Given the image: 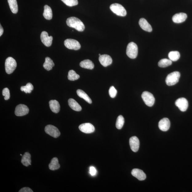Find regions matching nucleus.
<instances>
[{"label":"nucleus","instance_id":"f257e3e1","mask_svg":"<svg viewBox=\"0 0 192 192\" xmlns=\"http://www.w3.org/2000/svg\"><path fill=\"white\" fill-rule=\"evenodd\" d=\"M66 23L68 26L73 27L79 31H83L85 29L83 23L76 17H71L68 18Z\"/></svg>","mask_w":192,"mask_h":192},{"label":"nucleus","instance_id":"f03ea898","mask_svg":"<svg viewBox=\"0 0 192 192\" xmlns=\"http://www.w3.org/2000/svg\"><path fill=\"white\" fill-rule=\"evenodd\" d=\"M138 52V46L135 43L131 42L128 44L126 49V54L129 58L131 59L136 58Z\"/></svg>","mask_w":192,"mask_h":192},{"label":"nucleus","instance_id":"7ed1b4c3","mask_svg":"<svg viewBox=\"0 0 192 192\" xmlns=\"http://www.w3.org/2000/svg\"><path fill=\"white\" fill-rule=\"evenodd\" d=\"M180 76V73L179 72L175 71L170 73L166 78V84L168 86L175 85L179 82Z\"/></svg>","mask_w":192,"mask_h":192},{"label":"nucleus","instance_id":"20e7f679","mask_svg":"<svg viewBox=\"0 0 192 192\" xmlns=\"http://www.w3.org/2000/svg\"><path fill=\"white\" fill-rule=\"evenodd\" d=\"M17 66L15 59L11 57H9L5 62V70L7 74H10L14 71Z\"/></svg>","mask_w":192,"mask_h":192},{"label":"nucleus","instance_id":"39448f33","mask_svg":"<svg viewBox=\"0 0 192 192\" xmlns=\"http://www.w3.org/2000/svg\"><path fill=\"white\" fill-rule=\"evenodd\" d=\"M110 8L114 13L118 16L125 17L127 14L125 8L119 4H112Z\"/></svg>","mask_w":192,"mask_h":192},{"label":"nucleus","instance_id":"423d86ee","mask_svg":"<svg viewBox=\"0 0 192 192\" xmlns=\"http://www.w3.org/2000/svg\"><path fill=\"white\" fill-rule=\"evenodd\" d=\"M142 98L147 106L151 107L154 105L155 98L152 94L147 91H144L142 94Z\"/></svg>","mask_w":192,"mask_h":192},{"label":"nucleus","instance_id":"0eeeda50","mask_svg":"<svg viewBox=\"0 0 192 192\" xmlns=\"http://www.w3.org/2000/svg\"><path fill=\"white\" fill-rule=\"evenodd\" d=\"M64 44L66 47L70 50H77L81 47L79 42L73 39H67L64 42Z\"/></svg>","mask_w":192,"mask_h":192},{"label":"nucleus","instance_id":"6e6552de","mask_svg":"<svg viewBox=\"0 0 192 192\" xmlns=\"http://www.w3.org/2000/svg\"><path fill=\"white\" fill-rule=\"evenodd\" d=\"M45 130L46 133L54 138H58L60 135V132L58 129L53 125H47L45 127Z\"/></svg>","mask_w":192,"mask_h":192},{"label":"nucleus","instance_id":"1a4fd4ad","mask_svg":"<svg viewBox=\"0 0 192 192\" xmlns=\"http://www.w3.org/2000/svg\"><path fill=\"white\" fill-rule=\"evenodd\" d=\"M29 111L28 107L26 105L20 104L16 107L15 114L16 116H22L28 114Z\"/></svg>","mask_w":192,"mask_h":192},{"label":"nucleus","instance_id":"9d476101","mask_svg":"<svg viewBox=\"0 0 192 192\" xmlns=\"http://www.w3.org/2000/svg\"><path fill=\"white\" fill-rule=\"evenodd\" d=\"M175 104L180 110L182 112L186 111L188 107V102L186 98H181L176 100Z\"/></svg>","mask_w":192,"mask_h":192},{"label":"nucleus","instance_id":"9b49d317","mask_svg":"<svg viewBox=\"0 0 192 192\" xmlns=\"http://www.w3.org/2000/svg\"><path fill=\"white\" fill-rule=\"evenodd\" d=\"M41 40L45 46L50 47L52 44L53 37L52 36H49L47 32L43 31L41 34Z\"/></svg>","mask_w":192,"mask_h":192},{"label":"nucleus","instance_id":"f8f14e48","mask_svg":"<svg viewBox=\"0 0 192 192\" xmlns=\"http://www.w3.org/2000/svg\"><path fill=\"white\" fill-rule=\"evenodd\" d=\"M79 128L80 131L86 134L92 133L95 130L94 126L90 123H83L79 126Z\"/></svg>","mask_w":192,"mask_h":192},{"label":"nucleus","instance_id":"ddd939ff","mask_svg":"<svg viewBox=\"0 0 192 192\" xmlns=\"http://www.w3.org/2000/svg\"><path fill=\"white\" fill-rule=\"evenodd\" d=\"M129 143L131 150L134 152H138L139 147V139L136 136L132 137L129 140Z\"/></svg>","mask_w":192,"mask_h":192},{"label":"nucleus","instance_id":"4468645a","mask_svg":"<svg viewBox=\"0 0 192 192\" xmlns=\"http://www.w3.org/2000/svg\"><path fill=\"white\" fill-rule=\"evenodd\" d=\"M99 61L101 65L105 67L110 65L113 62L111 57L107 54H103L99 56Z\"/></svg>","mask_w":192,"mask_h":192},{"label":"nucleus","instance_id":"2eb2a0df","mask_svg":"<svg viewBox=\"0 0 192 192\" xmlns=\"http://www.w3.org/2000/svg\"><path fill=\"white\" fill-rule=\"evenodd\" d=\"M170 123L169 119L164 118L160 121L158 126L159 129L162 131H166L170 129Z\"/></svg>","mask_w":192,"mask_h":192},{"label":"nucleus","instance_id":"dca6fc26","mask_svg":"<svg viewBox=\"0 0 192 192\" xmlns=\"http://www.w3.org/2000/svg\"><path fill=\"white\" fill-rule=\"evenodd\" d=\"M131 174L138 180L142 181L145 180L146 176L143 171L138 169H134L131 171Z\"/></svg>","mask_w":192,"mask_h":192},{"label":"nucleus","instance_id":"f3484780","mask_svg":"<svg viewBox=\"0 0 192 192\" xmlns=\"http://www.w3.org/2000/svg\"><path fill=\"white\" fill-rule=\"evenodd\" d=\"M187 18L186 14L183 13H180L176 14L174 15L172 18V20L174 22L176 23H180L186 21Z\"/></svg>","mask_w":192,"mask_h":192},{"label":"nucleus","instance_id":"a211bd4d","mask_svg":"<svg viewBox=\"0 0 192 192\" xmlns=\"http://www.w3.org/2000/svg\"><path fill=\"white\" fill-rule=\"evenodd\" d=\"M139 24L141 28L146 31L151 32L152 28L150 25L144 18H141L139 20Z\"/></svg>","mask_w":192,"mask_h":192},{"label":"nucleus","instance_id":"6ab92c4d","mask_svg":"<svg viewBox=\"0 0 192 192\" xmlns=\"http://www.w3.org/2000/svg\"><path fill=\"white\" fill-rule=\"evenodd\" d=\"M49 106L51 111L55 113H58L60 111V106L56 100H51L49 102Z\"/></svg>","mask_w":192,"mask_h":192},{"label":"nucleus","instance_id":"aec40b11","mask_svg":"<svg viewBox=\"0 0 192 192\" xmlns=\"http://www.w3.org/2000/svg\"><path fill=\"white\" fill-rule=\"evenodd\" d=\"M68 103L69 106L73 110L77 111H80L82 110L81 106L74 99L72 98L68 100Z\"/></svg>","mask_w":192,"mask_h":192},{"label":"nucleus","instance_id":"412c9836","mask_svg":"<svg viewBox=\"0 0 192 192\" xmlns=\"http://www.w3.org/2000/svg\"><path fill=\"white\" fill-rule=\"evenodd\" d=\"M31 154L28 152L25 153L23 155L21 162L23 165L26 166H28L31 165Z\"/></svg>","mask_w":192,"mask_h":192},{"label":"nucleus","instance_id":"4be33fe9","mask_svg":"<svg viewBox=\"0 0 192 192\" xmlns=\"http://www.w3.org/2000/svg\"><path fill=\"white\" fill-rule=\"evenodd\" d=\"M80 66L82 68L89 70H92L94 68V64L92 61L89 59H86L81 62Z\"/></svg>","mask_w":192,"mask_h":192},{"label":"nucleus","instance_id":"5701e85b","mask_svg":"<svg viewBox=\"0 0 192 192\" xmlns=\"http://www.w3.org/2000/svg\"><path fill=\"white\" fill-rule=\"evenodd\" d=\"M60 165L58 163V160L56 157H54L51 160V163L49 164L50 170H58L60 168Z\"/></svg>","mask_w":192,"mask_h":192},{"label":"nucleus","instance_id":"b1692460","mask_svg":"<svg viewBox=\"0 0 192 192\" xmlns=\"http://www.w3.org/2000/svg\"><path fill=\"white\" fill-rule=\"evenodd\" d=\"M54 66L53 61L51 58L49 57H46L45 58V62L43 65V67L45 70L48 71L51 70Z\"/></svg>","mask_w":192,"mask_h":192},{"label":"nucleus","instance_id":"393cba45","mask_svg":"<svg viewBox=\"0 0 192 192\" xmlns=\"http://www.w3.org/2000/svg\"><path fill=\"white\" fill-rule=\"evenodd\" d=\"M44 12L43 16L46 19L48 20H51L52 18V12L51 9L47 5H45L44 7Z\"/></svg>","mask_w":192,"mask_h":192},{"label":"nucleus","instance_id":"a878e982","mask_svg":"<svg viewBox=\"0 0 192 192\" xmlns=\"http://www.w3.org/2000/svg\"><path fill=\"white\" fill-rule=\"evenodd\" d=\"M77 93L79 97L84 99L86 102H88V103L90 104L92 103V100H91L90 98L83 90H77Z\"/></svg>","mask_w":192,"mask_h":192},{"label":"nucleus","instance_id":"bb28decb","mask_svg":"<svg viewBox=\"0 0 192 192\" xmlns=\"http://www.w3.org/2000/svg\"><path fill=\"white\" fill-rule=\"evenodd\" d=\"M10 10L13 13L16 14L18 12V8L17 0H8Z\"/></svg>","mask_w":192,"mask_h":192},{"label":"nucleus","instance_id":"cd10ccee","mask_svg":"<svg viewBox=\"0 0 192 192\" xmlns=\"http://www.w3.org/2000/svg\"><path fill=\"white\" fill-rule=\"evenodd\" d=\"M168 57L171 61L175 62L179 59L180 54L177 51H171L168 54Z\"/></svg>","mask_w":192,"mask_h":192},{"label":"nucleus","instance_id":"c85d7f7f","mask_svg":"<svg viewBox=\"0 0 192 192\" xmlns=\"http://www.w3.org/2000/svg\"><path fill=\"white\" fill-rule=\"evenodd\" d=\"M172 63V61L170 59L164 58L161 59L159 62L158 65L160 67L165 68L170 66Z\"/></svg>","mask_w":192,"mask_h":192},{"label":"nucleus","instance_id":"c756f323","mask_svg":"<svg viewBox=\"0 0 192 192\" xmlns=\"http://www.w3.org/2000/svg\"><path fill=\"white\" fill-rule=\"evenodd\" d=\"M80 78L78 74H76L74 70H70L68 72V78L71 81H74Z\"/></svg>","mask_w":192,"mask_h":192},{"label":"nucleus","instance_id":"7c9ffc66","mask_svg":"<svg viewBox=\"0 0 192 192\" xmlns=\"http://www.w3.org/2000/svg\"><path fill=\"white\" fill-rule=\"evenodd\" d=\"M125 123L124 118L122 115H119L117 118L116 123V126L118 129H122Z\"/></svg>","mask_w":192,"mask_h":192},{"label":"nucleus","instance_id":"2f4dec72","mask_svg":"<svg viewBox=\"0 0 192 192\" xmlns=\"http://www.w3.org/2000/svg\"><path fill=\"white\" fill-rule=\"evenodd\" d=\"M33 89L34 86L30 83H27L26 86H22L20 88L22 91H24L26 93H30Z\"/></svg>","mask_w":192,"mask_h":192},{"label":"nucleus","instance_id":"473e14b6","mask_svg":"<svg viewBox=\"0 0 192 192\" xmlns=\"http://www.w3.org/2000/svg\"><path fill=\"white\" fill-rule=\"evenodd\" d=\"M66 5L69 6H76L78 3V0H61Z\"/></svg>","mask_w":192,"mask_h":192},{"label":"nucleus","instance_id":"72a5a7b5","mask_svg":"<svg viewBox=\"0 0 192 192\" xmlns=\"http://www.w3.org/2000/svg\"><path fill=\"white\" fill-rule=\"evenodd\" d=\"M2 94L4 97V99L8 100L10 98V90L8 88H4L2 91Z\"/></svg>","mask_w":192,"mask_h":192},{"label":"nucleus","instance_id":"f704fd0d","mask_svg":"<svg viewBox=\"0 0 192 192\" xmlns=\"http://www.w3.org/2000/svg\"><path fill=\"white\" fill-rule=\"evenodd\" d=\"M117 91L114 86H111L109 89V94L111 98H114L117 94Z\"/></svg>","mask_w":192,"mask_h":192},{"label":"nucleus","instance_id":"c9c22d12","mask_svg":"<svg viewBox=\"0 0 192 192\" xmlns=\"http://www.w3.org/2000/svg\"><path fill=\"white\" fill-rule=\"evenodd\" d=\"M90 173L92 176H94L97 173V170L93 166H91L90 168Z\"/></svg>","mask_w":192,"mask_h":192},{"label":"nucleus","instance_id":"e433bc0d","mask_svg":"<svg viewBox=\"0 0 192 192\" xmlns=\"http://www.w3.org/2000/svg\"><path fill=\"white\" fill-rule=\"evenodd\" d=\"M19 192H33V191L29 187H24L20 189Z\"/></svg>","mask_w":192,"mask_h":192},{"label":"nucleus","instance_id":"4c0bfd02","mask_svg":"<svg viewBox=\"0 0 192 192\" xmlns=\"http://www.w3.org/2000/svg\"><path fill=\"white\" fill-rule=\"evenodd\" d=\"M4 30L3 27L1 26V25H0V36H1L2 34H3Z\"/></svg>","mask_w":192,"mask_h":192},{"label":"nucleus","instance_id":"58836bf2","mask_svg":"<svg viewBox=\"0 0 192 192\" xmlns=\"http://www.w3.org/2000/svg\"><path fill=\"white\" fill-rule=\"evenodd\" d=\"M101 54H99V56H101Z\"/></svg>","mask_w":192,"mask_h":192},{"label":"nucleus","instance_id":"ea45409f","mask_svg":"<svg viewBox=\"0 0 192 192\" xmlns=\"http://www.w3.org/2000/svg\"><path fill=\"white\" fill-rule=\"evenodd\" d=\"M20 155H21V156H22V154H20Z\"/></svg>","mask_w":192,"mask_h":192}]
</instances>
